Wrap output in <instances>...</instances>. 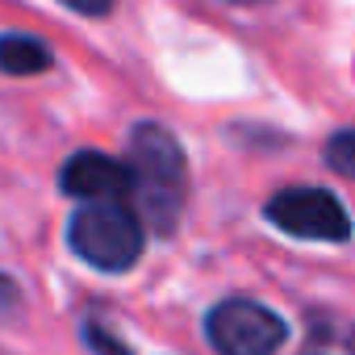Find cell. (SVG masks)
Masks as SVG:
<instances>
[{"label":"cell","mask_w":355,"mask_h":355,"mask_svg":"<svg viewBox=\"0 0 355 355\" xmlns=\"http://www.w3.org/2000/svg\"><path fill=\"white\" fill-rule=\"evenodd\" d=\"M84 343H88L96 355H130V347H125V343H117V334H113V330H105V326H101V322H92V318L84 322Z\"/></svg>","instance_id":"ba28073f"},{"label":"cell","mask_w":355,"mask_h":355,"mask_svg":"<svg viewBox=\"0 0 355 355\" xmlns=\"http://www.w3.org/2000/svg\"><path fill=\"white\" fill-rule=\"evenodd\" d=\"M59 5L71 13H84V17H105V13H113L117 0H59Z\"/></svg>","instance_id":"9c48e42d"},{"label":"cell","mask_w":355,"mask_h":355,"mask_svg":"<svg viewBox=\"0 0 355 355\" xmlns=\"http://www.w3.org/2000/svg\"><path fill=\"white\" fill-rule=\"evenodd\" d=\"M55 63V51L34 34H0V71L9 76H38Z\"/></svg>","instance_id":"8992f818"},{"label":"cell","mask_w":355,"mask_h":355,"mask_svg":"<svg viewBox=\"0 0 355 355\" xmlns=\"http://www.w3.org/2000/svg\"><path fill=\"white\" fill-rule=\"evenodd\" d=\"M125 163L134 175V193L130 201L138 205V218L167 239L184 214V193H189V163L184 146L175 142V134L159 121H138L130 130Z\"/></svg>","instance_id":"6da1fadb"},{"label":"cell","mask_w":355,"mask_h":355,"mask_svg":"<svg viewBox=\"0 0 355 355\" xmlns=\"http://www.w3.org/2000/svg\"><path fill=\"white\" fill-rule=\"evenodd\" d=\"M9 305H17V284L9 276H0V309H9Z\"/></svg>","instance_id":"30bf717a"},{"label":"cell","mask_w":355,"mask_h":355,"mask_svg":"<svg viewBox=\"0 0 355 355\" xmlns=\"http://www.w3.org/2000/svg\"><path fill=\"white\" fill-rule=\"evenodd\" d=\"M263 218L276 230H284L293 239H305V243H347L351 230H355L343 201L330 189H313V184L280 189L263 205Z\"/></svg>","instance_id":"3957f363"},{"label":"cell","mask_w":355,"mask_h":355,"mask_svg":"<svg viewBox=\"0 0 355 355\" xmlns=\"http://www.w3.org/2000/svg\"><path fill=\"white\" fill-rule=\"evenodd\" d=\"M205 334L222 355H276L288 338V326L268 305L230 297L205 313Z\"/></svg>","instance_id":"277c9868"},{"label":"cell","mask_w":355,"mask_h":355,"mask_svg":"<svg viewBox=\"0 0 355 355\" xmlns=\"http://www.w3.org/2000/svg\"><path fill=\"white\" fill-rule=\"evenodd\" d=\"M326 163H330L338 175H351V180H355V130H338V134L326 142Z\"/></svg>","instance_id":"52a82bcc"},{"label":"cell","mask_w":355,"mask_h":355,"mask_svg":"<svg viewBox=\"0 0 355 355\" xmlns=\"http://www.w3.org/2000/svg\"><path fill=\"white\" fill-rule=\"evenodd\" d=\"M142 218L125 201H96L80 205L67 222V247L96 272H125L142 255Z\"/></svg>","instance_id":"7a4b0ae2"},{"label":"cell","mask_w":355,"mask_h":355,"mask_svg":"<svg viewBox=\"0 0 355 355\" xmlns=\"http://www.w3.org/2000/svg\"><path fill=\"white\" fill-rule=\"evenodd\" d=\"M59 189L84 205L96 201H130L134 193V175L125 159H113L105 150H76L63 171H59Z\"/></svg>","instance_id":"5b68a950"},{"label":"cell","mask_w":355,"mask_h":355,"mask_svg":"<svg viewBox=\"0 0 355 355\" xmlns=\"http://www.w3.org/2000/svg\"><path fill=\"white\" fill-rule=\"evenodd\" d=\"M230 5H268V0H230Z\"/></svg>","instance_id":"8fae6325"}]
</instances>
